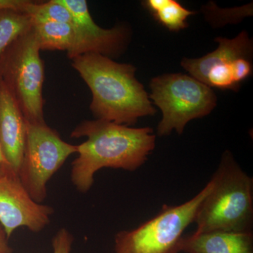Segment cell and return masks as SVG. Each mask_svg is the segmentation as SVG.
Instances as JSON below:
<instances>
[{
  "mask_svg": "<svg viewBox=\"0 0 253 253\" xmlns=\"http://www.w3.org/2000/svg\"><path fill=\"white\" fill-rule=\"evenodd\" d=\"M71 138L86 137L78 145V156L72 163L71 178L80 192L86 193L94 182L95 173L102 168L134 172L141 168L156 147L151 127H129L96 119L80 123Z\"/></svg>",
  "mask_w": 253,
  "mask_h": 253,
  "instance_id": "6da1fadb",
  "label": "cell"
},
{
  "mask_svg": "<svg viewBox=\"0 0 253 253\" xmlns=\"http://www.w3.org/2000/svg\"><path fill=\"white\" fill-rule=\"evenodd\" d=\"M72 66L91 92L90 110L96 119L130 126L156 113L136 68L97 54L81 55Z\"/></svg>",
  "mask_w": 253,
  "mask_h": 253,
  "instance_id": "7a4b0ae2",
  "label": "cell"
},
{
  "mask_svg": "<svg viewBox=\"0 0 253 253\" xmlns=\"http://www.w3.org/2000/svg\"><path fill=\"white\" fill-rule=\"evenodd\" d=\"M214 186L200 206L193 234L212 231H253V179L230 151H224L212 176Z\"/></svg>",
  "mask_w": 253,
  "mask_h": 253,
  "instance_id": "3957f363",
  "label": "cell"
},
{
  "mask_svg": "<svg viewBox=\"0 0 253 253\" xmlns=\"http://www.w3.org/2000/svg\"><path fill=\"white\" fill-rule=\"evenodd\" d=\"M30 28L0 54V80L12 95L26 121L44 123V63Z\"/></svg>",
  "mask_w": 253,
  "mask_h": 253,
  "instance_id": "277c9868",
  "label": "cell"
},
{
  "mask_svg": "<svg viewBox=\"0 0 253 253\" xmlns=\"http://www.w3.org/2000/svg\"><path fill=\"white\" fill-rule=\"evenodd\" d=\"M214 186L212 178L189 201L178 206H163L157 215L130 231L115 236V253H179L186 228L194 222L200 206Z\"/></svg>",
  "mask_w": 253,
  "mask_h": 253,
  "instance_id": "5b68a950",
  "label": "cell"
},
{
  "mask_svg": "<svg viewBox=\"0 0 253 253\" xmlns=\"http://www.w3.org/2000/svg\"><path fill=\"white\" fill-rule=\"evenodd\" d=\"M150 87L149 98L163 113L157 127L159 136L169 135L173 130L182 134L188 123L208 116L217 105L211 86L182 73L155 77Z\"/></svg>",
  "mask_w": 253,
  "mask_h": 253,
  "instance_id": "8992f818",
  "label": "cell"
},
{
  "mask_svg": "<svg viewBox=\"0 0 253 253\" xmlns=\"http://www.w3.org/2000/svg\"><path fill=\"white\" fill-rule=\"evenodd\" d=\"M78 149V145L63 141L45 122L26 121V144L18 175L35 202L45 200L48 181Z\"/></svg>",
  "mask_w": 253,
  "mask_h": 253,
  "instance_id": "52a82bcc",
  "label": "cell"
},
{
  "mask_svg": "<svg viewBox=\"0 0 253 253\" xmlns=\"http://www.w3.org/2000/svg\"><path fill=\"white\" fill-rule=\"evenodd\" d=\"M54 210L35 202L8 165L0 169V224L8 238L19 227L40 232L50 223Z\"/></svg>",
  "mask_w": 253,
  "mask_h": 253,
  "instance_id": "ba28073f",
  "label": "cell"
},
{
  "mask_svg": "<svg viewBox=\"0 0 253 253\" xmlns=\"http://www.w3.org/2000/svg\"><path fill=\"white\" fill-rule=\"evenodd\" d=\"M71 12L74 28L75 44L68 53L70 59L81 55L97 54L116 57L126 48L129 31L125 26L111 29L100 27L91 17L85 0H59Z\"/></svg>",
  "mask_w": 253,
  "mask_h": 253,
  "instance_id": "9c48e42d",
  "label": "cell"
},
{
  "mask_svg": "<svg viewBox=\"0 0 253 253\" xmlns=\"http://www.w3.org/2000/svg\"><path fill=\"white\" fill-rule=\"evenodd\" d=\"M26 136V118L0 80V145L10 168L17 175L22 162Z\"/></svg>",
  "mask_w": 253,
  "mask_h": 253,
  "instance_id": "30bf717a",
  "label": "cell"
},
{
  "mask_svg": "<svg viewBox=\"0 0 253 253\" xmlns=\"http://www.w3.org/2000/svg\"><path fill=\"white\" fill-rule=\"evenodd\" d=\"M215 41L219 46L212 52L199 59L181 60V65L190 76L201 83L206 81L209 70L215 66H231L235 60L245 58L251 60L253 43L247 32L242 31L233 39L218 37Z\"/></svg>",
  "mask_w": 253,
  "mask_h": 253,
  "instance_id": "8fae6325",
  "label": "cell"
},
{
  "mask_svg": "<svg viewBox=\"0 0 253 253\" xmlns=\"http://www.w3.org/2000/svg\"><path fill=\"white\" fill-rule=\"evenodd\" d=\"M180 252L186 253H253V231H212L184 236Z\"/></svg>",
  "mask_w": 253,
  "mask_h": 253,
  "instance_id": "7c38bea8",
  "label": "cell"
},
{
  "mask_svg": "<svg viewBox=\"0 0 253 253\" xmlns=\"http://www.w3.org/2000/svg\"><path fill=\"white\" fill-rule=\"evenodd\" d=\"M32 28L41 50L66 51L67 54L75 44L72 24L59 22L32 23Z\"/></svg>",
  "mask_w": 253,
  "mask_h": 253,
  "instance_id": "4fadbf2b",
  "label": "cell"
},
{
  "mask_svg": "<svg viewBox=\"0 0 253 253\" xmlns=\"http://www.w3.org/2000/svg\"><path fill=\"white\" fill-rule=\"evenodd\" d=\"M32 26L26 13L13 9L0 10V54Z\"/></svg>",
  "mask_w": 253,
  "mask_h": 253,
  "instance_id": "5bb4252c",
  "label": "cell"
},
{
  "mask_svg": "<svg viewBox=\"0 0 253 253\" xmlns=\"http://www.w3.org/2000/svg\"><path fill=\"white\" fill-rule=\"evenodd\" d=\"M23 12L31 18L32 23L59 22L72 24L71 12L59 0L45 2L28 1Z\"/></svg>",
  "mask_w": 253,
  "mask_h": 253,
  "instance_id": "9a60e30c",
  "label": "cell"
},
{
  "mask_svg": "<svg viewBox=\"0 0 253 253\" xmlns=\"http://www.w3.org/2000/svg\"><path fill=\"white\" fill-rule=\"evenodd\" d=\"M194 14L175 0H163L159 9L151 14L169 31L178 32L189 26L186 20Z\"/></svg>",
  "mask_w": 253,
  "mask_h": 253,
  "instance_id": "2e32d148",
  "label": "cell"
},
{
  "mask_svg": "<svg viewBox=\"0 0 253 253\" xmlns=\"http://www.w3.org/2000/svg\"><path fill=\"white\" fill-rule=\"evenodd\" d=\"M252 5L249 4L241 7L224 9L218 7L213 2H210L203 8V11L208 22L212 26L219 27L226 23H239L244 17L252 15Z\"/></svg>",
  "mask_w": 253,
  "mask_h": 253,
  "instance_id": "e0dca14e",
  "label": "cell"
},
{
  "mask_svg": "<svg viewBox=\"0 0 253 253\" xmlns=\"http://www.w3.org/2000/svg\"><path fill=\"white\" fill-rule=\"evenodd\" d=\"M73 240L72 234L67 229H60L53 239V253H71Z\"/></svg>",
  "mask_w": 253,
  "mask_h": 253,
  "instance_id": "ac0fdd59",
  "label": "cell"
},
{
  "mask_svg": "<svg viewBox=\"0 0 253 253\" xmlns=\"http://www.w3.org/2000/svg\"><path fill=\"white\" fill-rule=\"evenodd\" d=\"M252 70L251 60L245 58L235 60L231 64V72L236 84L239 86L240 83L247 79L252 73Z\"/></svg>",
  "mask_w": 253,
  "mask_h": 253,
  "instance_id": "d6986e66",
  "label": "cell"
},
{
  "mask_svg": "<svg viewBox=\"0 0 253 253\" xmlns=\"http://www.w3.org/2000/svg\"><path fill=\"white\" fill-rule=\"evenodd\" d=\"M28 2L27 0H0V10L13 9L23 12Z\"/></svg>",
  "mask_w": 253,
  "mask_h": 253,
  "instance_id": "ffe728a7",
  "label": "cell"
},
{
  "mask_svg": "<svg viewBox=\"0 0 253 253\" xmlns=\"http://www.w3.org/2000/svg\"><path fill=\"white\" fill-rule=\"evenodd\" d=\"M8 239L9 238L6 236L4 229L0 225V253H13V250L10 247Z\"/></svg>",
  "mask_w": 253,
  "mask_h": 253,
  "instance_id": "44dd1931",
  "label": "cell"
},
{
  "mask_svg": "<svg viewBox=\"0 0 253 253\" xmlns=\"http://www.w3.org/2000/svg\"><path fill=\"white\" fill-rule=\"evenodd\" d=\"M5 165H8V166H9L7 161H6V158H5L2 149H1V145H0V169H1V168H2L3 166H5Z\"/></svg>",
  "mask_w": 253,
  "mask_h": 253,
  "instance_id": "7402d4cb",
  "label": "cell"
}]
</instances>
